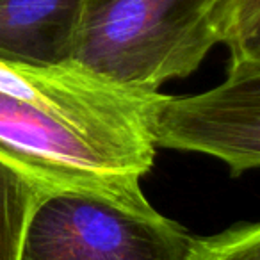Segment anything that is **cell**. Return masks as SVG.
Returning <instances> with one entry per match:
<instances>
[{
    "label": "cell",
    "mask_w": 260,
    "mask_h": 260,
    "mask_svg": "<svg viewBox=\"0 0 260 260\" xmlns=\"http://www.w3.org/2000/svg\"><path fill=\"white\" fill-rule=\"evenodd\" d=\"M155 93L126 89L75 61L38 66L0 59V160L43 189H80L136 209L155 146Z\"/></svg>",
    "instance_id": "cell-1"
},
{
    "label": "cell",
    "mask_w": 260,
    "mask_h": 260,
    "mask_svg": "<svg viewBox=\"0 0 260 260\" xmlns=\"http://www.w3.org/2000/svg\"><path fill=\"white\" fill-rule=\"evenodd\" d=\"M232 0H84L72 61L126 89L155 93L224 43Z\"/></svg>",
    "instance_id": "cell-2"
},
{
    "label": "cell",
    "mask_w": 260,
    "mask_h": 260,
    "mask_svg": "<svg viewBox=\"0 0 260 260\" xmlns=\"http://www.w3.org/2000/svg\"><path fill=\"white\" fill-rule=\"evenodd\" d=\"M191 235L153 207L80 189H43L18 260H185Z\"/></svg>",
    "instance_id": "cell-3"
},
{
    "label": "cell",
    "mask_w": 260,
    "mask_h": 260,
    "mask_svg": "<svg viewBox=\"0 0 260 260\" xmlns=\"http://www.w3.org/2000/svg\"><path fill=\"white\" fill-rule=\"evenodd\" d=\"M153 146L202 152L232 175L260 164V59H232L223 84L192 96L159 93L150 111Z\"/></svg>",
    "instance_id": "cell-4"
},
{
    "label": "cell",
    "mask_w": 260,
    "mask_h": 260,
    "mask_svg": "<svg viewBox=\"0 0 260 260\" xmlns=\"http://www.w3.org/2000/svg\"><path fill=\"white\" fill-rule=\"evenodd\" d=\"M84 0H0V59L50 66L72 61Z\"/></svg>",
    "instance_id": "cell-5"
},
{
    "label": "cell",
    "mask_w": 260,
    "mask_h": 260,
    "mask_svg": "<svg viewBox=\"0 0 260 260\" xmlns=\"http://www.w3.org/2000/svg\"><path fill=\"white\" fill-rule=\"evenodd\" d=\"M41 191L32 178L0 160V260H18L23 228Z\"/></svg>",
    "instance_id": "cell-6"
},
{
    "label": "cell",
    "mask_w": 260,
    "mask_h": 260,
    "mask_svg": "<svg viewBox=\"0 0 260 260\" xmlns=\"http://www.w3.org/2000/svg\"><path fill=\"white\" fill-rule=\"evenodd\" d=\"M185 260H260V224L246 223L209 237H192Z\"/></svg>",
    "instance_id": "cell-7"
},
{
    "label": "cell",
    "mask_w": 260,
    "mask_h": 260,
    "mask_svg": "<svg viewBox=\"0 0 260 260\" xmlns=\"http://www.w3.org/2000/svg\"><path fill=\"white\" fill-rule=\"evenodd\" d=\"M224 45L232 59H260V0H232Z\"/></svg>",
    "instance_id": "cell-8"
}]
</instances>
